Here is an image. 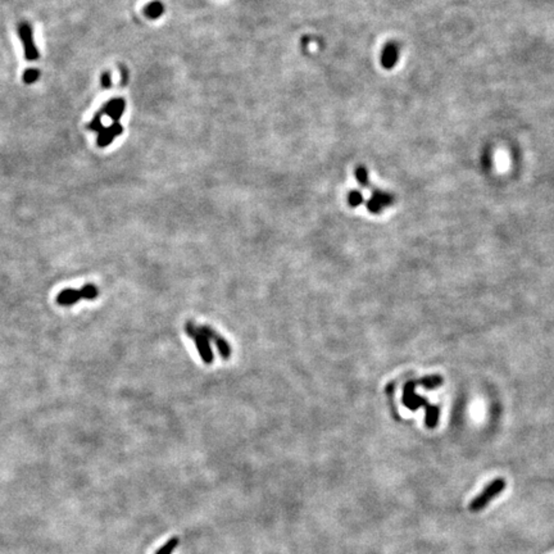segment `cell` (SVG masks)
<instances>
[{
    "label": "cell",
    "mask_w": 554,
    "mask_h": 554,
    "mask_svg": "<svg viewBox=\"0 0 554 554\" xmlns=\"http://www.w3.org/2000/svg\"><path fill=\"white\" fill-rule=\"evenodd\" d=\"M417 385V381H408L404 385V390H403V404L411 409V411H416L420 407L426 408V426L429 429H433L437 426L439 422V414H440V409L436 405H431L426 398L420 397L416 394L414 388Z\"/></svg>",
    "instance_id": "obj_1"
},
{
    "label": "cell",
    "mask_w": 554,
    "mask_h": 554,
    "mask_svg": "<svg viewBox=\"0 0 554 554\" xmlns=\"http://www.w3.org/2000/svg\"><path fill=\"white\" fill-rule=\"evenodd\" d=\"M505 488H507V481H505L504 479L498 477V479L492 480V481H490V483L484 488V490L480 492L479 495L475 496V498L469 502L468 509L471 512H473V513H477V512L483 511V509H485L486 507L490 504L492 500H494L496 496H499L502 494L503 490H504Z\"/></svg>",
    "instance_id": "obj_2"
},
{
    "label": "cell",
    "mask_w": 554,
    "mask_h": 554,
    "mask_svg": "<svg viewBox=\"0 0 554 554\" xmlns=\"http://www.w3.org/2000/svg\"><path fill=\"white\" fill-rule=\"evenodd\" d=\"M185 331L196 344V348H198V352H199L200 357H202L203 362L207 363V365H211L213 362V353L211 350L208 339L203 334H200L198 331V329L191 322L186 323Z\"/></svg>",
    "instance_id": "obj_3"
},
{
    "label": "cell",
    "mask_w": 554,
    "mask_h": 554,
    "mask_svg": "<svg viewBox=\"0 0 554 554\" xmlns=\"http://www.w3.org/2000/svg\"><path fill=\"white\" fill-rule=\"evenodd\" d=\"M18 36L22 40L23 48H25V58L27 61H36L39 58V52L33 41L32 29L29 23H22L18 26Z\"/></svg>",
    "instance_id": "obj_4"
},
{
    "label": "cell",
    "mask_w": 554,
    "mask_h": 554,
    "mask_svg": "<svg viewBox=\"0 0 554 554\" xmlns=\"http://www.w3.org/2000/svg\"><path fill=\"white\" fill-rule=\"evenodd\" d=\"M124 109H126V101L121 98H117L108 101L100 113L108 116L113 122H120L121 117L123 116Z\"/></svg>",
    "instance_id": "obj_5"
},
{
    "label": "cell",
    "mask_w": 554,
    "mask_h": 554,
    "mask_svg": "<svg viewBox=\"0 0 554 554\" xmlns=\"http://www.w3.org/2000/svg\"><path fill=\"white\" fill-rule=\"evenodd\" d=\"M123 132V127L120 122H113L109 127H104L101 132H99L98 135V147L99 148H105L108 147L112 141L116 139L117 136Z\"/></svg>",
    "instance_id": "obj_6"
},
{
    "label": "cell",
    "mask_w": 554,
    "mask_h": 554,
    "mask_svg": "<svg viewBox=\"0 0 554 554\" xmlns=\"http://www.w3.org/2000/svg\"><path fill=\"white\" fill-rule=\"evenodd\" d=\"M399 57V49L398 45L395 43H389L385 45L384 50L381 53V64L384 68L390 69L393 68L397 62H398Z\"/></svg>",
    "instance_id": "obj_7"
},
{
    "label": "cell",
    "mask_w": 554,
    "mask_h": 554,
    "mask_svg": "<svg viewBox=\"0 0 554 554\" xmlns=\"http://www.w3.org/2000/svg\"><path fill=\"white\" fill-rule=\"evenodd\" d=\"M82 299V294L80 290H75V289H64L57 295L56 300L58 306L62 307H71L75 306L76 303H78Z\"/></svg>",
    "instance_id": "obj_8"
},
{
    "label": "cell",
    "mask_w": 554,
    "mask_h": 554,
    "mask_svg": "<svg viewBox=\"0 0 554 554\" xmlns=\"http://www.w3.org/2000/svg\"><path fill=\"white\" fill-rule=\"evenodd\" d=\"M163 13H164V7L160 1H152V3H149L147 7L144 8V14H145L148 18H150V20H156V18H159Z\"/></svg>",
    "instance_id": "obj_9"
},
{
    "label": "cell",
    "mask_w": 554,
    "mask_h": 554,
    "mask_svg": "<svg viewBox=\"0 0 554 554\" xmlns=\"http://www.w3.org/2000/svg\"><path fill=\"white\" fill-rule=\"evenodd\" d=\"M372 198H373L376 202L380 203L382 208H385V207H390L391 204L394 203V196L391 195V194H389V192L381 191V190H373V192H372Z\"/></svg>",
    "instance_id": "obj_10"
},
{
    "label": "cell",
    "mask_w": 554,
    "mask_h": 554,
    "mask_svg": "<svg viewBox=\"0 0 554 554\" xmlns=\"http://www.w3.org/2000/svg\"><path fill=\"white\" fill-rule=\"evenodd\" d=\"M418 385H422L424 388H426L427 390H432V389L437 388V386H440V385H443V377H440V376L437 375H432V376H426V377L421 378L420 381H417Z\"/></svg>",
    "instance_id": "obj_11"
},
{
    "label": "cell",
    "mask_w": 554,
    "mask_h": 554,
    "mask_svg": "<svg viewBox=\"0 0 554 554\" xmlns=\"http://www.w3.org/2000/svg\"><path fill=\"white\" fill-rule=\"evenodd\" d=\"M82 294V299L86 300H94L98 298L99 295V289L96 287V285L94 284H86L80 289Z\"/></svg>",
    "instance_id": "obj_12"
},
{
    "label": "cell",
    "mask_w": 554,
    "mask_h": 554,
    "mask_svg": "<svg viewBox=\"0 0 554 554\" xmlns=\"http://www.w3.org/2000/svg\"><path fill=\"white\" fill-rule=\"evenodd\" d=\"M355 179H357V181L359 183V185L363 186V187H367V186L369 185V172H367V170H366L365 167H358V168L355 170Z\"/></svg>",
    "instance_id": "obj_13"
},
{
    "label": "cell",
    "mask_w": 554,
    "mask_h": 554,
    "mask_svg": "<svg viewBox=\"0 0 554 554\" xmlns=\"http://www.w3.org/2000/svg\"><path fill=\"white\" fill-rule=\"evenodd\" d=\"M348 203H349V206L353 207V208H355V207H358L359 204H362V203H363V195H362V192H361V191H357V190H353V191L349 192V195H348Z\"/></svg>",
    "instance_id": "obj_14"
},
{
    "label": "cell",
    "mask_w": 554,
    "mask_h": 554,
    "mask_svg": "<svg viewBox=\"0 0 554 554\" xmlns=\"http://www.w3.org/2000/svg\"><path fill=\"white\" fill-rule=\"evenodd\" d=\"M39 77H40V72L39 69L36 68H29L25 71V73H23V81L26 82L27 85H31V84L36 82Z\"/></svg>",
    "instance_id": "obj_15"
},
{
    "label": "cell",
    "mask_w": 554,
    "mask_h": 554,
    "mask_svg": "<svg viewBox=\"0 0 554 554\" xmlns=\"http://www.w3.org/2000/svg\"><path fill=\"white\" fill-rule=\"evenodd\" d=\"M88 128L89 130L96 131V132H101V131H103L104 126H103V122H101V113L96 114V116L92 118V121H90V123L88 124Z\"/></svg>",
    "instance_id": "obj_16"
},
{
    "label": "cell",
    "mask_w": 554,
    "mask_h": 554,
    "mask_svg": "<svg viewBox=\"0 0 554 554\" xmlns=\"http://www.w3.org/2000/svg\"><path fill=\"white\" fill-rule=\"evenodd\" d=\"M177 543H179V539H172L171 541H168L164 547H162L159 549V552L156 554H171L172 553V551L176 548Z\"/></svg>",
    "instance_id": "obj_17"
},
{
    "label": "cell",
    "mask_w": 554,
    "mask_h": 554,
    "mask_svg": "<svg viewBox=\"0 0 554 554\" xmlns=\"http://www.w3.org/2000/svg\"><path fill=\"white\" fill-rule=\"evenodd\" d=\"M367 204V209H369V212L371 213H375V215H377V213H380L382 211V207L381 204L378 202H376L373 198H371V199L369 200V202L366 203Z\"/></svg>",
    "instance_id": "obj_18"
},
{
    "label": "cell",
    "mask_w": 554,
    "mask_h": 554,
    "mask_svg": "<svg viewBox=\"0 0 554 554\" xmlns=\"http://www.w3.org/2000/svg\"><path fill=\"white\" fill-rule=\"evenodd\" d=\"M100 84L104 89H109L112 86V78L109 72H104L100 77Z\"/></svg>",
    "instance_id": "obj_19"
},
{
    "label": "cell",
    "mask_w": 554,
    "mask_h": 554,
    "mask_svg": "<svg viewBox=\"0 0 554 554\" xmlns=\"http://www.w3.org/2000/svg\"><path fill=\"white\" fill-rule=\"evenodd\" d=\"M121 85L124 86L126 84H127V80H128V72L127 69H126V67H122L121 65Z\"/></svg>",
    "instance_id": "obj_20"
}]
</instances>
